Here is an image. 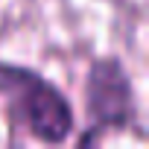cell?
Here are the masks:
<instances>
[{"label":"cell","mask_w":149,"mask_h":149,"mask_svg":"<svg viewBox=\"0 0 149 149\" xmlns=\"http://www.w3.org/2000/svg\"><path fill=\"white\" fill-rule=\"evenodd\" d=\"M0 97L12 123L24 126L38 143L61 146L76 132V111L64 91L32 67L0 61Z\"/></svg>","instance_id":"1"},{"label":"cell","mask_w":149,"mask_h":149,"mask_svg":"<svg viewBox=\"0 0 149 149\" xmlns=\"http://www.w3.org/2000/svg\"><path fill=\"white\" fill-rule=\"evenodd\" d=\"M85 117L88 132L79 143H94L105 132H123L137 120L134 85L117 56H97L85 76Z\"/></svg>","instance_id":"2"}]
</instances>
